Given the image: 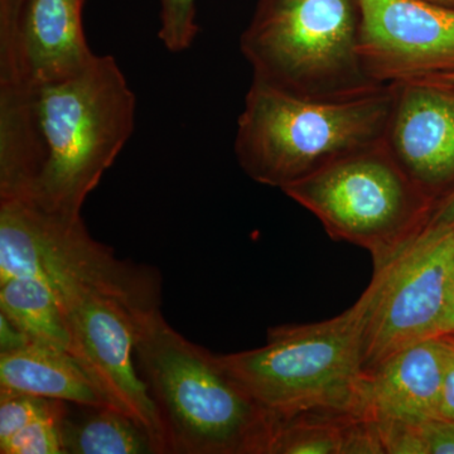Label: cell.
Wrapping results in <instances>:
<instances>
[{
  "label": "cell",
  "instance_id": "21",
  "mask_svg": "<svg viewBox=\"0 0 454 454\" xmlns=\"http://www.w3.org/2000/svg\"><path fill=\"white\" fill-rule=\"evenodd\" d=\"M160 28L158 37L173 53L192 46L199 35L196 22V0H160Z\"/></svg>",
  "mask_w": 454,
  "mask_h": 454
},
{
  "label": "cell",
  "instance_id": "27",
  "mask_svg": "<svg viewBox=\"0 0 454 454\" xmlns=\"http://www.w3.org/2000/svg\"><path fill=\"white\" fill-rule=\"evenodd\" d=\"M439 79L444 80V82L453 83L454 85V74H443V76H437Z\"/></svg>",
  "mask_w": 454,
  "mask_h": 454
},
{
  "label": "cell",
  "instance_id": "9",
  "mask_svg": "<svg viewBox=\"0 0 454 454\" xmlns=\"http://www.w3.org/2000/svg\"><path fill=\"white\" fill-rule=\"evenodd\" d=\"M50 288L67 322L71 355L115 408L145 427L158 453H168L160 409L133 364L138 319L116 301L82 286L61 283Z\"/></svg>",
  "mask_w": 454,
  "mask_h": 454
},
{
  "label": "cell",
  "instance_id": "2",
  "mask_svg": "<svg viewBox=\"0 0 454 454\" xmlns=\"http://www.w3.org/2000/svg\"><path fill=\"white\" fill-rule=\"evenodd\" d=\"M136 352L160 409L168 453L267 454L274 419L160 310L137 322Z\"/></svg>",
  "mask_w": 454,
  "mask_h": 454
},
{
  "label": "cell",
  "instance_id": "16",
  "mask_svg": "<svg viewBox=\"0 0 454 454\" xmlns=\"http://www.w3.org/2000/svg\"><path fill=\"white\" fill-rule=\"evenodd\" d=\"M0 315L29 343L71 354L73 340L59 301L37 278L17 277L0 282Z\"/></svg>",
  "mask_w": 454,
  "mask_h": 454
},
{
  "label": "cell",
  "instance_id": "1",
  "mask_svg": "<svg viewBox=\"0 0 454 454\" xmlns=\"http://www.w3.org/2000/svg\"><path fill=\"white\" fill-rule=\"evenodd\" d=\"M136 107L112 56L52 82L0 85V200L82 217L133 133Z\"/></svg>",
  "mask_w": 454,
  "mask_h": 454
},
{
  "label": "cell",
  "instance_id": "23",
  "mask_svg": "<svg viewBox=\"0 0 454 454\" xmlns=\"http://www.w3.org/2000/svg\"><path fill=\"white\" fill-rule=\"evenodd\" d=\"M29 345L25 334L18 331L4 316L0 315V354Z\"/></svg>",
  "mask_w": 454,
  "mask_h": 454
},
{
  "label": "cell",
  "instance_id": "26",
  "mask_svg": "<svg viewBox=\"0 0 454 454\" xmlns=\"http://www.w3.org/2000/svg\"><path fill=\"white\" fill-rule=\"evenodd\" d=\"M433 4L444 5V7H454V0H424Z\"/></svg>",
  "mask_w": 454,
  "mask_h": 454
},
{
  "label": "cell",
  "instance_id": "25",
  "mask_svg": "<svg viewBox=\"0 0 454 454\" xmlns=\"http://www.w3.org/2000/svg\"><path fill=\"white\" fill-rule=\"evenodd\" d=\"M439 336H446L454 340V280L452 291H450V301H448L446 315H444L443 322H442L441 325V331H439Z\"/></svg>",
  "mask_w": 454,
  "mask_h": 454
},
{
  "label": "cell",
  "instance_id": "3",
  "mask_svg": "<svg viewBox=\"0 0 454 454\" xmlns=\"http://www.w3.org/2000/svg\"><path fill=\"white\" fill-rule=\"evenodd\" d=\"M380 279L333 318L268 331L262 348L217 355L221 366L274 419L307 411L361 414L364 333Z\"/></svg>",
  "mask_w": 454,
  "mask_h": 454
},
{
  "label": "cell",
  "instance_id": "14",
  "mask_svg": "<svg viewBox=\"0 0 454 454\" xmlns=\"http://www.w3.org/2000/svg\"><path fill=\"white\" fill-rule=\"evenodd\" d=\"M0 390L62 400L83 408H115L73 355L33 343L0 354Z\"/></svg>",
  "mask_w": 454,
  "mask_h": 454
},
{
  "label": "cell",
  "instance_id": "11",
  "mask_svg": "<svg viewBox=\"0 0 454 454\" xmlns=\"http://www.w3.org/2000/svg\"><path fill=\"white\" fill-rule=\"evenodd\" d=\"M85 0H0V85L52 82L95 59L82 26Z\"/></svg>",
  "mask_w": 454,
  "mask_h": 454
},
{
  "label": "cell",
  "instance_id": "22",
  "mask_svg": "<svg viewBox=\"0 0 454 454\" xmlns=\"http://www.w3.org/2000/svg\"><path fill=\"white\" fill-rule=\"evenodd\" d=\"M448 339H450V337H448ZM450 340V342H452V349H450L446 376H444L443 391H442L441 411H439V417L452 418V419H454V340Z\"/></svg>",
  "mask_w": 454,
  "mask_h": 454
},
{
  "label": "cell",
  "instance_id": "5",
  "mask_svg": "<svg viewBox=\"0 0 454 454\" xmlns=\"http://www.w3.org/2000/svg\"><path fill=\"white\" fill-rule=\"evenodd\" d=\"M360 28L358 0H259L240 50L255 82L304 100H355L384 88L364 68Z\"/></svg>",
  "mask_w": 454,
  "mask_h": 454
},
{
  "label": "cell",
  "instance_id": "10",
  "mask_svg": "<svg viewBox=\"0 0 454 454\" xmlns=\"http://www.w3.org/2000/svg\"><path fill=\"white\" fill-rule=\"evenodd\" d=\"M360 57L381 86L454 74V7L424 0H358Z\"/></svg>",
  "mask_w": 454,
  "mask_h": 454
},
{
  "label": "cell",
  "instance_id": "6",
  "mask_svg": "<svg viewBox=\"0 0 454 454\" xmlns=\"http://www.w3.org/2000/svg\"><path fill=\"white\" fill-rule=\"evenodd\" d=\"M283 192L312 212L337 241L387 265L426 229L435 201L406 175L384 143L358 152Z\"/></svg>",
  "mask_w": 454,
  "mask_h": 454
},
{
  "label": "cell",
  "instance_id": "12",
  "mask_svg": "<svg viewBox=\"0 0 454 454\" xmlns=\"http://www.w3.org/2000/svg\"><path fill=\"white\" fill-rule=\"evenodd\" d=\"M384 145L435 203L454 191V85L439 79L393 85Z\"/></svg>",
  "mask_w": 454,
  "mask_h": 454
},
{
  "label": "cell",
  "instance_id": "17",
  "mask_svg": "<svg viewBox=\"0 0 454 454\" xmlns=\"http://www.w3.org/2000/svg\"><path fill=\"white\" fill-rule=\"evenodd\" d=\"M61 435L66 454L158 453L145 427L113 406L90 408L89 413L77 420L66 415Z\"/></svg>",
  "mask_w": 454,
  "mask_h": 454
},
{
  "label": "cell",
  "instance_id": "24",
  "mask_svg": "<svg viewBox=\"0 0 454 454\" xmlns=\"http://www.w3.org/2000/svg\"><path fill=\"white\" fill-rule=\"evenodd\" d=\"M454 226V191L450 195L439 200L433 208L426 227Z\"/></svg>",
  "mask_w": 454,
  "mask_h": 454
},
{
  "label": "cell",
  "instance_id": "18",
  "mask_svg": "<svg viewBox=\"0 0 454 454\" xmlns=\"http://www.w3.org/2000/svg\"><path fill=\"white\" fill-rule=\"evenodd\" d=\"M387 454H454V419L376 422Z\"/></svg>",
  "mask_w": 454,
  "mask_h": 454
},
{
  "label": "cell",
  "instance_id": "19",
  "mask_svg": "<svg viewBox=\"0 0 454 454\" xmlns=\"http://www.w3.org/2000/svg\"><path fill=\"white\" fill-rule=\"evenodd\" d=\"M65 404L62 400L0 390V446L28 424L59 411Z\"/></svg>",
  "mask_w": 454,
  "mask_h": 454
},
{
  "label": "cell",
  "instance_id": "13",
  "mask_svg": "<svg viewBox=\"0 0 454 454\" xmlns=\"http://www.w3.org/2000/svg\"><path fill=\"white\" fill-rule=\"evenodd\" d=\"M452 342L437 336L391 355L366 372L361 414L375 422L439 417Z\"/></svg>",
  "mask_w": 454,
  "mask_h": 454
},
{
  "label": "cell",
  "instance_id": "15",
  "mask_svg": "<svg viewBox=\"0 0 454 454\" xmlns=\"http://www.w3.org/2000/svg\"><path fill=\"white\" fill-rule=\"evenodd\" d=\"M267 454H387L375 420L348 411L276 419Z\"/></svg>",
  "mask_w": 454,
  "mask_h": 454
},
{
  "label": "cell",
  "instance_id": "8",
  "mask_svg": "<svg viewBox=\"0 0 454 454\" xmlns=\"http://www.w3.org/2000/svg\"><path fill=\"white\" fill-rule=\"evenodd\" d=\"M364 333V370L420 340L439 336L454 280V226L426 227L379 269Z\"/></svg>",
  "mask_w": 454,
  "mask_h": 454
},
{
  "label": "cell",
  "instance_id": "4",
  "mask_svg": "<svg viewBox=\"0 0 454 454\" xmlns=\"http://www.w3.org/2000/svg\"><path fill=\"white\" fill-rule=\"evenodd\" d=\"M393 85L327 103L284 94L253 80L239 116L235 154L254 181L280 190L385 140Z\"/></svg>",
  "mask_w": 454,
  "mask_h": 454
},
{
  "label": "cell",
  "instance_id": "20",
  "mask_svg": "<svg viewBox=\"0 0 454 454\" xmlns=\"http://www.w3.org/2000/svg\"><path fill=\"white\" fill-rule=\"evenodd\" d=\"M68 414L67 405L38 418L0 446L3 454H65L61 424Z\"/></svg>",
  "mask_w": 454,
  "mask_h": 454
},
{
  "label": "cell",
  "instance_id": "7",
  "mask_svg": "<svg viewBox=\"0 0 454 454\" xmlns=\"http://www.w3.org/2000/svg\"><path fill=\"white\" fill-rule=\"evenodd\" d=\"M17 277L82 286L121 304L138 321L160 310L157 270L116 258L91 238L82 217L0 200V282Z\"/></svg>",
  "mask_w": 454,
  "mask_h": 454
}]
</instances>
